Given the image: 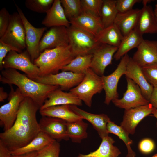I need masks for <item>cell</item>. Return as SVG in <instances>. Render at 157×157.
Masks as SVG:
<instances>
[{"mask_svg":"<svg viewBox=\"0 0 157 157\" xmlns=\"http://www.w3.org/2000/svg\"><path fill=\"white\" fill-rule=\"evenodd\" d=\"M40 109L31 99L25 97L13 126L0 133V140L11 152L27 144L40 131L36 118Z\"/></svg>","mask_w":157,"mask_h":157,"instance_id":"obj_1","label":"cell"},{"mask_svg":"<svg viewBox=\"0 0 157 157\" xmlns=\"http://www.w3.org/2000/svg\"><path fill=\"white\" fill-rule=\"evenodd\" d=\"M0 81L3 84L10 85H14L17 86L25 97L30 98L40 108L47 99L49 94L60 88L58 85L38 82L26 75L20 73L17 70L11 68L4 69L1 71Z\"/></svg>","mask_w":157,"mask_h":157,"instance_id":"obj_2","label":"cell"},{"mask_svg":"<svg viewBox=\"0 0 157 157\" xmlns=\"http://www.w3.org/2000/svg\"><path fill=\"white\" fill-rule=\"evenodd\" d=\"M75 57L69 45L46 49L41 53L33 63L40 70L39 76L58 73Z\"/></svg>","mask_w":157,"mask_h":157,"instance_id":"obj_3","label":"cell"},{"mask_svg":"<svg viewBox=\"0 0 157 157\" xmlns=\"http://www.w3.org/2000/svg\"><path fill=\"white\" fill-rule=\"evenodd\" d=\"M103 90L101 76L96 74L90 68L85 74L82 81L76 86L69 90L88 106H92L93 96L99 93Z\"/></svg>","mask_w":157,"mask_h":157,"instance_id":"obj_4","label":"cell"},{"mask_svg":"<svg viewBox=\"0 0 157 157\" xmlns=\"http://www.w3.org/2000/svg\"><path fill=\"white\" fill-rule=\"evenodd\" d=\"M72 53L78 56L92 54L100 44L90 34L71 25L67 28Z\"/></svg>","mask_w":157,"mask_h":157,"instance_id":"obj_5","label":"cell"},{"mask_svg":"<svg viewBox=\"0 0 157 157\" xmlns=\"http://www.w3.org/2000/svg\"><path fill=\"white\" fill-rule=\"evenodd\" d=\"M3 69L11 68L23 72L29 78L34 80L39 76L38 67L32 62L27 50L21 53L10 51L3 62Z\"/></svg>","mask_w":157,"mask_h":157,"instance_id":"obj_6","label":"cell"},{"mask_svg":"<svg viewBox=\"0 0 157 157\" xmlns=\"http://www.w3.org/2000/svg\"><path fill=\"white\" fill-rule=\"evenodd\" d=\"M0 40L15 48L19 53L26 48L25 29L17 12L11 15L9 26Z\"/></svg>","mask_w":157,"mask_h":157,"instance_id":"obj_7","label":"cell"},{"mask_svg":"<svg viewBox=\"0 0 157 157\" xmlns=\"http://www.w3.org/2000/svg\"><path fill=\"white\" fill-rule=\"evenodd\" d=\"M10 90L8 102L0 108V124L3 126L4 131L9 130L14 124L21 104L25 97L18 88L14 90L11 85Z\"/></svg>","mask_w":157,"mask_h":157,"instance_id":"obj_8","label":"cell"},{"mask_svg":"<svg viewBox=\"0 0 157 157\" xmlns=\"http://www.w3.org/2000/svg\"><path fill=\"white\" fill-rule=\"evenodd\" d=\"M15 4L24 25L26 50L33 63L41 53L39 50V44L47 28H37L34 26L28 21L21 8L15 3Z\"/></svg>","mask_w":157,"mask_h":157,"instance_id":"obj_9","label":"cell"},{"mask_svg":"<svg viewBox=\"0 0 157 157\" xmlns=\"http://www.w3.org/2000/svg\"><path fill=\"white\" fill-rule=\"evenodd\" d=\"M130 57L126 54L121 58L117 68L110 74L101 76L103 84V90L105 93L104 103L109 104L111 101L118 99L119 94L117 88L119 81L125 74Z\"/></svg>","mask_w":157,"mask_h":157,"instance_id":"obj_10","label":"cell"},{"mask_svg":"<svg viewBox=\"0 0 157 157\" xmlns=\"http://www.w3.org/2000/svg\"><path fill=\"white\" fill-rule=\"evenodd\" d=\"M84 75L62 71L56 74L38 76L34 81L44 84L58 85L63 91L68 90L77 85L83 80Z\"/></svg>","mask_w":157,"mask_h":157,"instance_id":"obj_11","label":"cell"},{"mask_svg":"<svg viewBox=\"0 0 157 157\" xmlns=\"http://www.w3.org/2000/svg\"><path fill=\"white\" fill-rule=\"evenodd\" d=\"M127 89L122 97L112 102L116 107L126 109L147 105L149 101L144 97L138 85L132 80L126 78Z\"/></svg>","mask_w":157,"mask_h":157,"instance_id":"obj_12","label":"cell"},{"mask_svg":"<svg viewBox=\"0 0 157 157\" xmlns=\"http://www.w3.org/2000/svg\"><path fill=\"white\" fill-rule=\"evenodd\" d=\"M118 48L100 44L92 53L90 68L97 74L102 76L106 68L112 64L113 57Z\"/></svg>","mask_w":157,"mask_h":157,"instance_id":"obj_13","label":"cell"},{"mask_svg":"<svg viewBox=\"0 0 157 157\" xmlns=\"http://www.w3.org/2000/svg\"><path fill=\"white\" fill-rule=\"evenodd\" d=\"M69 45L67 28L64 26L51 27L42 37L39 44L40 53L46 49Z\"/></svg>","mask_w":157,"mask_h":157,"instance_id":"obj_14","label":"cell"},{"mask_svg":"<svg viewBox=\"0 0 157 157\" xmlns=\"http://www.w3.org/2000/svg\"><path fill=\"white\" fill-rule=\"evenodd\" d=\"M154 108L150 104L125 110L120 126L129 134H133L139 122L145 117L152 114Z\"/></svg>","mask_w":157,"mask_h":157,"instance_id":"obj_15","label":"cell"},{"mask_svg":"<svg viewBox=\"0 0 157 157\" xmlns=\"http://www.w3.org/2000/svg\"><path fill=\"white\" fill-rule=\"evenodd\" d=\"M40 131L55 140H68L67 122L53 117L42 116L39 123Z\"/></svg>","mask_w":157,"mask_h":157,"instance_id":"obj_16","label":"cell"},{"mask_svg":"<svg viewBox=\"0 0 157 157\" xmlns=\"http://www.w3.org/2000/svg\"><path fill=\"white\" fill-rule=\"evenodd\" d=\"M151 0L142 1L143 6L140 9L135 29L143 35L145 34H153L157 33V20L152 7L147 5Z\"/></svg>","mask_w":157,"mask_h":157,"instance_id":"obj_17","label":"cell"},{"mask_svg":"<svg viewBox=\"0 0 157 157\" xmlns=\"http://www.w3.org/2000/svg\"><path fill=\"white\" fill-rule=\"evenodd\" d=\"M132 58L141 67L157 63V40L144 39Z\"/></svg>","mask_w":157,"mask_h":157,"instance_id":"obj_18","label":"cell"},{"mask_svg":"<svg viewBox=\"0 0 157 157\" xmlns=\"http://www.w3.org/2000/svg\"><path fill=\"white\" fill-rule=\"evenodd\" d=\"M69 21L71 25L94 37L104 28L100 17L86 12L83 11L79 15Z\"/></svg>","mask_w":157,"mask_h":157,"instance_id":"obj_19","label":"cell"},{"mask_svg":"<svg viewBox=\"0 0 157 157\" xmlns=\"http://www.w3.org/2000/svg\"><path fill=\"white\" fill-rule=\"evenodd\" d=\"M124 75L126 78L132 80L138 85L143 96L149 101L154 86L146 78L141 67L134 62L131 57L130 58Z\"/></svg>","mask_w":157,"mask_h":157,"instance_id":"obj_20","label":"cell"},{"mask_svg":"<svg viewBox=\"0 0 157 157\" xmlns=\"http://www.w3.org/2000/svg\"><path fill=\"white\" fill-rule=\"evenodd\" d=\"M70 107L75 113L92 124L101 139L108 135L107 126L110 119L107 115L104 114L92 113L81 109L75 105H70Z\"/></svg>","mask_w":157,"mask_h":157,"instance_id":"obj_21","label":"cell"},{"mask_svg":"<svg viewBox=\"0 0 157 157\" xmlns=\"http://www.w3.org/2000/svg\"><path fill=\"white\" fill-rule=\"evenodd\" d=\"M46 14L42 24L46 28L64 26L67 28L71 25L65 15L60 0H54Z\"/></svg>","mask_w":157,"mask_h":157,"instance_id":"obj_22","label":"cell"},{"mask_svg":"<svg viewBox=\"0 0 157 157\" xmlns=\"http://www.w3.org/2000/svg\"><path fill=\"white\" fill-rule=\"evenodd\" d=\"M63 105L81 106L82 105V101L70 92H64L59 88L49 94L40 110L50 106Z\"/></svg>","mask_w":157,"mask_h":157,"instance_id":"obj_23","label":"cell"},{"mask_svg":"<svg viewBox=\"0 0 157 157\" xmlns=\"http://www.w3.org/2000/svg\"><path fill=\"white\" fill-rule=\"evenodd\" d=\"M42 116H47L61 119L67 122L83 120L71 108L70 105H63L49 107L40 110Z\"/></svg>","mask_w":157,"mask_h":157,"instance_id":"obj_24","label":"cell"},{"mask_svg":"<svg viewBox=\"0 0 157 157\" xmlns=\"http://www.w3.org/2000/svg\"><path fill=\"white\" fill-rule=\"evenodd\" d=\"M140 9H132L128 11L118 13L114 23L118 27L123 36H125L135 28Z\"/></svg>","mask_w":157,"mask_h":157,"instance_id":"obj_25","label":"cell"},{"mask_svg":"<svg viewBox=\"0 0 157 157\" xmlns=\"http://www.w3.org/2000/svg\"><path fill=\"white\" fill-rule=\"evenodd\" d=\"M124 36L114 23L104 28L95 37L96 42L100 44L118 47Z\"/></svg>","mask_w":157,"mask_h":157,"instance_id":"obj_26","label":"cell"},{"mask_svg":"<svg viewBox=\"0 0 157 157\" xmlns=\"http://www.w3.org/2000/svg\"><path fill=\"white\" fill-rule=\"evenodd\" d=\"M102 140L96 150L86 154H79L78 157H118L121 152L113 145L115 142L114 140L108 135L102 138Z\"/></svg>","mask_w":157,"mask_h":157,"instance_id":"obj_27","label":"cell"},{"mask_svg":"<svg viewBox=\"0 0 157 157\" xmlns=\"http://www.w3.org/2000/svg\"><path fill=\"white\" fill-rule=\"evenodd\" d=\"M54 140L44 132L40 131L27 144L11 151V153L12 155H19L38 151Z\"/></svg>","mask_w":157,"mask_h":157,"instance_id":"obj_28","label":"cell"},{"mask_svg":"<svg viewBox=\"0 0 157 157\" xmlns=\"http://www.w3.org/2000/svg\"><path fill=\"white\" fill-rule=\"evenodd\" d=\"M144 39L143 35L135 29L124 36L114 55V58L117 60L121 58L132 49L137 48Z\"/></svg>","mask_w":157,"mask_h":157,"instance_id":"obj_29","label":"cell"},{"mask_svg":"<svg viewBox=\"0 0 157 157\" xmlns=\"http://www.w3.org/2000/svg\"><path fill=\"white\" fill-rule=\"evenodd\" d=\"M92 56V54L77 56L64 67L61 71L85 74L90 68Z\"/></svg>","mask_w":157,"mask_h":157,"instance_id":"obj_30","label":"cell"},{"mask_svg":"<svg viewBox=\"0 0 157 157\" xmlns=\"http://www.w3.org/2000/svg\"><path fill=\"white\" fill-rule=\"evenodd\" d=\"M88 124L83 120L71 122H67V135L73 142H81L88 136L87 129Z\"/></svg>","mask_w":157,"mask_h":157,"instance_id":"obj_31","label":"cell"},{"mask_svg":"<svg viewBox=\"0 0 157 157\" xmlns=\"http://www.w3.org/2000/svg\"><path fill=\"white\" fill-rule=\"evenodd\" d=\"M118 13L116 6V0H103L101 18L104 28L114 23Z\"/></svg>","mask_w":157,"mask_h":157,"instance_id":"obj_32","label":"cell"},{"mask_svg":"<svg viewBox=\"0 0 157 157\" xmlns=\"http://www.w3.org/2000/svg\"><path fill=\"white\" fill-rule=\"evenodd\" d=\"M107 128L108 133H112L117 135L125 143L127 149L126 157H135L136 153L131 147L133 141L129 137V134L120 126L117 125L111 120L108 123Z\"/></svg>","mask_w":157,"mask_h":157,"instance_id":"obj_33","label":"cell"},{"mask_svg":"<svg viewBox=\"0 0 157 157\" xmlns=\"http://www.w3.org/2000/svg\"><path fill=\"white\" fill-rule=\"evenodd\" d=\"M65 15L69 20L79 15L83 12L81 0H60Z\"/></svg>","mask_w":157,"mask_h":157,"instance_id":"obj_34","label":"cell"},{"mask_svg":"<svg viewBox=\"0 0 157 157\" xmlns=\"http://www.w3.org/2000/svg\"><path fill=\"white\" fill-rule=\"evenodd\" d=\"M54 0H26V7L33 12L46 13L52 5Z\"/></svg>","mask_w":157,"mask_h":157,"instance_id":"obj_35","label":"cell"},{"mask_svg":"<svg viewBox=\"0 0 157 157\" xmlns=\"http://www.w3.org/2000/svg\"><path fill=\"white\" fill-rule=\"evenodd\" d=\"M60 146L54 140L41 150L36 152L35 157H59Z\"/></svg>","mask_w":157,"mask_h":157,"instance_id":"obj_36","label":"cell"},{"mask_svg":"<svg viewBox=\"0 0 157 157\" xmlns=\"http://www.w3.org/2000/svg\"><path fill=\"white\" fill-rule=\"evenodd\" d=\"M103 0H81L83 11L101 17Z\"/></svg>","mask_w":157,"mask_h":157,"instance_id":"obj_37","label":"cell"},{"mask_svg":"<svg viewBox=\"0 0 157 157\" xmlns=\"http://www.w3.org/2000/svg\"><path fill=\"white\" fill-rule=\"evenodd\" d=\"M147 81L153 86H157V63L141 67Z\"/></svg>","mask_w":157,"mask_h":157,"instance_id":"obj_38","label":"cell"},{"mask_svg":"<svg viewBox=\"0 0 157 157\" xmlns=\"http://www.w3.org/2000/svg\"><path fill=\"white\" fill-rule=\"evenodd\" d=\"M10 15L5 8L0 11V38L4 34L7 29L10 21Z\"/></svg>","mask_w":157,"mask_h":157,"instance_id":"obj_39","label":"cell"},{"mask_svg":"<svg viewBox=\"0 0 157 157\" xmlns=\"http://www.w3.org/2000/svg\"><path fill=\"white\" fill-rule=\"evenodd\" d=\"M141 0H117L116 6L118 13H123L133 9L134 6L136 3H140Z\"/></svg>","mask_w":157,"mask_h":157,"instance_id":"obj_40","label":"cell"},{"mask_svg":"<svg viewBox=\"0 0 157 157\" xmlns=\"http://www.w3.org/2000/svg\"><path fill=\"white\" fill-rule=\"evenodd\" d=\"M155 144L154 142L149 138H145L140 142L138 148L140 151L144 154H148L154 150Z\"/></svg>","mask_w":157,"mask_h":157,"instance_id":"obj_41","label":"cell"},{"mask_svg":"<svg viewBox=\"0 0 157 157\" xmlns=\"http://www.w3.org/2000/svg\"><path fill=\"white\" fill-rule=\"evenodd\" d=\"M11 51L19 53L15 48L0 40V69L1 71L3 69V62L4 58L7 54Z\"/></svg>","mask_w":157,"mask_h":157,"instance_id":"obj_42","label":"cell"},{"mask_svg":"<svg viewBox=\"0 0 157 157\" xmlns=\"http://www.w3.org/2000/svg\"><path fill=\"white\" fill-rule=\"evenodd\" d=\"M11 151L0 140V157H11Z\"/></svg>","mask_w":157,"mask_h":157,"instance_id":"obj_43","label":"cell"},{"mask_svg":"<svg viewBox=\"0 0 157 157\" xmlns=\"http://www.w3.org/2000/svg\"><path fill=\"white\" fill-rule=\"evenodd\" d=\"M153 86V91L149 101L154 108H157V86Z\"/></svg>","mask_w":157,"mask_h":157,"instance_id":"obj_44","label":"cell"},{"mask_svg":"<svg viewBox=\"0 0 157 157\" xmlns=\"http://www.w3.org/2000/svg\"><path fill=\"white\" fill-rule=\"evenodd\" d=\"M8 96L7 93L5 92L3 88L1 87L0 88V101L3 102L4 101Z\"/></svg>","mask_w":157,"mask_h":157,"instance_id":"obj_45","label":"cell"},{"mask_svg":"<svg viewBox=\"0 0 157 157\" xmlns=\"http://www.w3.org/2000/svg\"><path fill=\"white\" fill-rule=\"evenodd\" d=\"M36 152L34 151L19 155H12L11 157H35Z\"/></svg>","mask_w":157,"mask_h":157,"instance_id":"obj_46","label":"cell"},{"mask_svg":"<svg viewBox=\"0 0 157 157\" xmlns=\"http://www.w3.org/2000/svg\"><path fill=\"white\" fill-rule=\"evenodd\" d=\"M152 114L153 115V116L155 117L157 119V108H154ZM156 126L157 127V122L156 123Z\"/></svg>","mask_w":157,"mask_h":157,"instance_id":"obj_47","label":"cell"},{"mask_svg":"<svg viewBox=\"0 0 157 157\" xmlns=\"http://www.w3.org/2000/svg\"><path fill=\"white\" fill-rule=\"evenodd\" d=\"M154 10L155 12H157V3L155 6V7Z\"/></svg>","mask_w":157,"mask_h":157,"instance_id":"obj_48","label":"cell"},{"mask_svg":"<svg viewBox=\"0 0 157 157\" xmlns=\"http://www.w3.org/2000/svg\"><path fill=\"white\" fill-rule=\"evenodd\" d=\"M151 157H157V153L153 155Z\"/></svg>","mask_w":157,"mask_h":157,"instance_id":"obj_49","label":"cell"},{"mask_svg":"<svg viewBox=\"0 0 157 157\" xmlns=\"http://www.w3.org/2000/svg\"><path fill=\"white\" fill-rule=\"evenodd\" d=\"M155 15H156V17L157 20V12H155Z\"/></svg>","mask_w":157,"mask_h":157,"instance_id":"obj_50","label":"cell"}]
</instances>
